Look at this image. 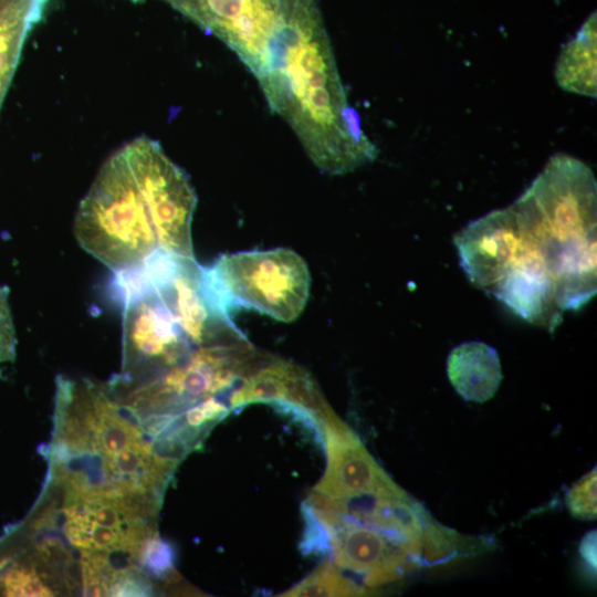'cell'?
I'll return each mask as SVG.
<instances>
[{
  "label": "cell",
  "instance_id": "6da1fadb",
  "mask_svg": "<svg viewBox=\"0 0 597 597\" xmlns=\"http://www.w3.org/2000/svg\"><path fill=\"white\" fill-rule=\"evenodd\" d=\"M50 486L64 498L124 500L158 512L176 463L107 384L56 378Z\"/></svg>",
  "mask_w": 597,
  "mask_h": 597
},
{
  "label": "cell",
  "instance_id": "7a4b0ae2",
  "mask_svg": "<svg viewBox=\"0 0 597 597\" xmlns=\"http://www.w3.org/2000/svg\"><path fill=\"white\" fill-rule=\"evenodd\" d=\"M258 83L320 170L344 175L377 157L347 101L316 0L300 1Z\"/></svg>",
  "mask_w": 597,
  "mask_h": 597
},
{
  "label": "cell",
  "instance_id": "3957f363",
  "mask_svg": "<svg viewBox=\"0 0 597 597\" xmlns=\"http://www.w3.org/2000/svg\"><path fill=\"white\" fill-rule=\"evenodd\" d=\"M523 250L551 274L561 310L596 293V180L583 161L552 156L510 206Z\"/></svg>",
  "mask_w": 597,
  "mask_h": 597
},
{
  "label": "cell",
  "instance_id": "277c9868",
  "mask_svg": "<svg viewBox=\"0 0 597 597\" xmlns=\"http://www.w3.org/2000/svg\"><path fill=\"white\" fill-rule=\"evenodd\" d=\"M78 244L114 273L158 248L148 207L119 149L101 167L74 220Z\"/></svg>",
  "mask_w": 597,
  "mask_h": 597
},
{
  "label": "cell",
  "instance_id": "5b68a950",
  "mask_svg": "<svg viewBox=\"0 0 597 597\" xmlns=\"http://www.w3.org/2000/svg\"><path fill=\"white\" fill-rule=\"evenodd\" d=\"M258 352L248 342L196 346L180 364L114 397L139 420L184 412L197 402L233 388L254 368Z\"/></svg>",
  "mask_w": 597,
  "mask_h": 597
},
{
  "label": "cell",
  "instance_id": "8992f818",
  "mask_svg": "<svg viewBox=\"0 0 597 597\" xmlns=\"http://www.w3.org/2000/svg\"><path fill=\"white\" fill-rule=\"evenodd\" d=\"M210 268L233 310L252 308L290 323L306 305L310 271L303 258L291 249L222 254Z\"/></svg>",
  "mask_w": 597,
  "mask_h": 597
},
{
  "label": "cell",
  "instance_id": "52a82bcc",
  "mask_svg": "<svg viewBox=\"0 0 597 597\" xmlns=\"http://www.w3.org/2000/svg\"><path fill=\"white\" fill-rule=\"evenodd\" d=\"M221 40L256 81L265 73L279 35L301 0H166Z\"/></svg>",
  "mask_w": 597,
  "mask_h": 597
},
{
  "label": "cell",
  "instance_id": "ba28073f",
  "mask_svg": "<svg viewBox=\"0 0 597 597\" xmlns=\"http://www.w3.org/2000/svg\"><path fill=\"white\" fill-rule=\"evenodd\" d=\"M135 182L148 207L158 247L182 258H195L191 221L197 203L188 177L147 137L122 148Z\"/></svg>",
  "mask_w": 597,
  "mask_h": 597
},
{
  "label": "cell",
  "instance_id": "9c48e42d",
  "mask_svg": "<svg viewBox=\"0 0 597 597\" xmlns=\"http://www.w3.org/2000/svg\"><path fill=\"white\" fill-rule=\"evenodd\" d=\"M195 347L157 292L138 296L124 304L122 368L108 385L145 384L187 359Z\"/></svg>",
  "mask_w": 597,
  "mask_h": 597
},
{
  "label": "cell",
  "instance_id": "30bf717a",
  "mask_svg": "<svg viewBox=\"0 0 597 597\" xmlns=\"http://www.w3.org/2000/svg\"><path fill=\"white\" fill-rule=\"evenodd\" d=\"M312 510L329 531L332 562L359 575L366 586L398 579L420 558L410 545L375 526Z\"/></svg>",
  "mask_w": 597,
  "mask_h": 597
},
{
  "label": "cell",
  "instance_id": "8fae6325",
  "mask_svg": "<svg viewBox=\"0 0 597 597\" xmlns=\"http://www.w3.org/2000/svg\"><path fill=\"white\" fill-rule=\"evenodd\" d=\"M321 426L326 468L314 485V492L333 499L363 495L407 496L368 453L356 433L334 411Z\"/></svg>",
  "mask_w": 597,
  "mask_h": 597
},
{
  "label": "cell",
  "instance_id": "7c38bea8",
  "mask_svg": "<svg viewBox=\"0 0 597 597\" xmlns=\"http://www.w3.org/2000/svg\"><path fill=\"white\" fill-rule=\"evenodd\" d=\"M200 268L195 258H180L175 274L157 293L195 346L247 341L233 322L211 306L201 286Z\"/></svg>",
  "mask_w": 597,
  "mask_h": 597
},
{
  "label": "cell",
  "instance_id": "4fadbf2b",
  "mask_svg": "<svg viewBox=\"0 0 597 597\" xmlns=\"http://www.w3.org/2000/svg\"><path fill=\"white\" fill-rule=\"evenodd\" d=\"M447 374L455 391L474 402L490 400L503 379L496 350L478 341L452 348L447 358Z\"/></svg>",
  "mask_w": 597,
  "mask_h": 597
},
{
  "label": "cell",
  "instance_id": "5bb4252c",
  "mask_svg": "<svg viewBox=\"0 0 597 597\" xmlns=\"http://www.w3.org/2000/svg\"><path fill=\"white\" fill-rule=\"evenodd\" d=\"M48 0H0V106L10 85L24 40Z\"/></svg>",
  "mask_w": 597,
  "mask_h": 597
},
{
  "label": "cell",
  "instance_id": "9a60e30c",
  "mask_svg": "<svg viewBox=\"0 0 597 597\" xmlns=\"http://www.w3.org/2000/svg\"><path fill=\"white\" fill-rule=\"evenodd\" d=\"M556 83L564 91L596 97V20L591 15L562 49L556 66Z\"/></svg>",
  "mask_w": 597,
  "mask_h": 597
},
{
  "label": "cell",
  "instance_id": "2e32d148",
  "mask_svg": "<svg viewBox=\"0 0 597 597\" xmlns=\"http://www.w3.org/2000/svg\"><path fill=\"white\" fill-rule=\"evenodd\" d=\"M364 593L365 589L344 576L333 562H326L279 596H359Z\"/></svg>",
  "mask_w": 597,
  "mask_h": 597
},
{
  "label": "cell",
  "instance_id": "e0dca14e",
  "mask_svg": "<svg viewBox=\"0 0 597 597\" xmlns=\"http://www.w3.org/2000/svg\"><path fill=\"white\" fill-rule=\"evenodd\" d=\"M174 559L171 546L157 532L145 540L137 553V566L150 580H174Z\"/></svg>",
  "mask_w": 597,
  "mask_h": 597
},
{
  "label": "cell",
  "instance_id": "ac0fdd59",
  "mask_svg": "<svg viewBox=\"0 0 597 597\" xmlns=\"http://www.w3.org/2000/svg\"><path fill=\"white\" fill-rule=\"evenodd\" d=\"M1 582L6 596L46 597L55 595L54 589L49 584V577L42 575L33 566H13L3 575Z\"/></svg>",
  "mask_w": 597,
  "mask_h": 597
},
{
  "label": "cell",
  "instance_id": "d6986e66",
  "mask_svg": "<svg viewBox=\"0 0 597 597\" xmlns=\"http://www.w3.org/2000/svg\"><path fill=\"white\" fill-rule=\"evenodd\" d=\"M596 468L582 476L567 492L566 506L579 520H595L596 511Z\"/></svg>",
  "mask_w": 597,
  "mask_h": 597
},
{
  "label": "cell",
  "instance_id": "ffe728a7",
  "mask_svg": "<svg viewBox=\"0 0 597 597\" xmlns=\"http://www.w3.org/2000/svg\"><path fill=\"white\" fill-rule=\"evenodd\" d=\"M304 519V533L300 549L305 555L331 557V535L328 528L304 502L301 506Z\"/></svg>",
  "mask_w": 597,
  "mask_h": 597
},
{
  "label": "cell",
  "instance_id": "44dd1931",
  "mask_svg": "<svg viewBox=\"0 0 597 597\" xmlns=\"http://www.w3.org/2000/svg\"><path fill=\"white\" fill-rule=\"evenodd\" d=\"M15 344V331L9 305V290L0 286V362L14 358Z\"/></svg>",
  "mask_w": 597,
  "mask_h": 597
},
{
  "label": "cell",
  "instance_id": "7402d4cb",
  "mask_svg": "<svg viewBox=\"0 0 597 597\" xmlns=\"http://www.w3.org/2000/svg\"><path fill=\"white\" fill-rule=\"evenodd\" d=\"M579 553L590 569H596V532L587 533L579 545Z\"/></svg>",
  "mask_w": 597,
  "mask_h": 597
},
{
  "label": "cell",
  "instance_id": "603a6c76",
  "mask_svg": "<svg viewBox=\"0 0 597 597\" xmlns=\"http://www.w3.org/2000/svg\"><path fill=\"white\" fill-rule=\"evenodd\" d=\"M8 564V559L7 558H1L0 559V570Z\"/></svg>",
  "mask_w": 597,
  "mask_h": 597
}]
</instances>
